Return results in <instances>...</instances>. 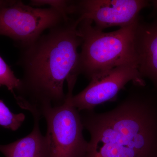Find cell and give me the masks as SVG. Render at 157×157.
<instances>
[{
    "label": "cell",
    "mask_w": 157,
    "mask_h": 157,
    "mask_svg": "<svg viewBox=\"0 0 157 157\" xmlns=\"http://www.w3.org/2000/svg\"><path fill=\"white\" fill-rule=\"evenodd\" d=\"M74 17L48 29L36 41L20 48L17 64L22 69L19 86L13 95L21 108L41 119L48 107L61 106L67 95L65 80L73 76L81 38Z\"/></svg>",
    "instance_id": "cell-1"
},
{
    "label": "cell",
    "mask_w": 157,
    "mask_h": 157,
    "mask_svg": "<svg viewBox=\"0 0 157 157\" xmlns=\"http://www.w3.org/2000/svg\"><path fill=\"white\" fill-rule=\"evenodd\" d=\"M132 82L111 110L79 112L90 137L82 157H157V98Z\"/></svg>",
    "instance_id": "cell-2"
},
{
    "label": "cell",
    "mask_w": 157,
    "mask_h": 157,
    "mask_svg": "<svg viewBox=\"0 0 157 157\" xmlns=\"http://www.w3.org/2000/svg\"><path fill=\"white\" fill-rule=\"evenodd\" d=\"M139 19L110 33L97 29L89 20L80 21L78 29L81 38V51L73 76L77 77L82 74L90 80L119 66L129 64L137 66L134 35Z\"/></svg>",
    "instance_id": "cell-3"
},
{
    "label": "cell",
    "mask_w": 157,
    "mask_h": 157,
    "mask_svg": "<svg viewBox=\"0 0 157 157\" xmlns=\"http://www.w3.org/2000/svg\"><path fill=\"white\" fill-rule=\"evenodd\" d=\"M69 18L53 8H35L21 1H0V36L9 37L20 48Z\"/></svg>",
    "instance_id": "cell-4"
},
{
    "label": "cell",
    "mask_w": 157,
    "mask_h": 157,
    "mask_svg": "<svg viewBox=\"0 0 157 157\" xmlns=\"http://www.w3.org/2000/svg\"><path fill=\"white\" fill-rule=\"evenodd\" d=\"M73 89L68 87L62 105L48 107L42 113L47 123L49 157H82L87 148L80 112L71 101Z\"/></svg>",
    "instance_id": "cell-5"
},
{
    "label": "cell",
    "mask_w": 157,
    "mask_h": 157,
    "mask_svg": "<svg viewBox=\"0 0 157 157\" xmlns=\"http://www.w3.org/2000/svg\"><path fill=\"white\" fill-rule=\"evenodd\" d=\"M146 0H80L72 1L70 16L79 21L89 20L103 31L111 27H123L140 19L142 9L151 6Z\"/></svg>",
    "instance_id": "cell-6"
},
{
    "label": "cell",
    "mask_w": 157,
    "mask_h": 157,
    "mask_svg": "<svg viewBox=\"0 0 157 157\" xmlns=\"http://www.w3.org/2000/svg\"><path fill=\"white\" fill-rule=\"evenodd\" d=\"M84 90L71 97L72 104L79 112L93 110L105 102L115 101L118 94L129 82L146 83L137 65L119 66L91 78Z\"/></svg>",
    "instance_id": "cell-7"
},
{
    "label": "cell",
    "mask_w": 157,
    "mask_h": 157,
    "mask_svg": "<svg viewBox=\"0 0 157 157\" xmlns=\"http://www.w3.org/2000/svg\"><path fill=\"white\" fill-rule=\"evenodd\" d=\"M134 45L140 76L157 88V19L145 22L139 19L134 35Z\"/></svg>",
    "instance_id": "cell-8"
},
{
    "label": "cell",
    "mask_w": 157,
    "mask_h": 157,
    "mask_svg": "<svg viewBox=\"0 0 157 157\" xmlns=\"http://www.w3.org/2000/svg\"><path fill=\"white\" fill-rule=\"evenodd\" d=\"M33 128L26 137L6 145L0 144V152L6 157H49L47 136L42 135L40 119L34 117Z\"/></svg>",
    "instance_id": "cell-9"
},
{
    "label": "cell",
    "mask_w": 157,
    "mask_h": 157,
    "mask_svg": "<svg viewBox=\"0 0 157 157\" xmlns=\"http://www.w3.org/2000/svg\"><path fill=\"white\" fill-rule=\"evenodd\" d=\"M25 118L24 113L16 114L11 112L3 101L0 100V126L15 131L19 128Z\"/></svg>",
    "instance_id": "cell-10"
},
{
    "label": "cell",
    "mask_w": 157,
    "mask_h": 157,
    "mask_svg": "<svg viewBox=\"0 0 157 157\" xmlns=\"http://www.w3.org/2000/svg\"><path fill=\"white\" fill-rule=\"evenodd\" d=\"M20 79L0 56V87L5 86L14 94L19 87Z\"/></svg>",
    "instance_id": "cell-11"
},
{
    "label": "cell",
    "mask_w": 157,
    "mask_h": 157,
    "mask_svg": "<svg viewBox=\"0 0 157 157\" xmlns=\"http://www.w3.org/2000/svg\"><path fill=\"white\" fill-rule=\"evenodd\" d=\"M71 2L72 1L66 0H32L29 5L35 8L48 6L49 8L56 9L66 18H68L70 17Z\"/></svg>",
    "instance_id": "cell-12"
},
{
    "label": "cell",
    "mask_w": 157,
    "mask_h": 157,
    "mask_svg": "<svg viewBox=\"0 0 157 157\" xmlns=\"http://www.w3.org/2000/svg\"><path fill=\"white\" fill-rule=\"evenodd\" d=\"M151 5L152 6L153 11L152 14L153 15L157 12V0H154V1H150Z\"/></svg>",
    "instance_id": "cell-13"
}]
</instances>
